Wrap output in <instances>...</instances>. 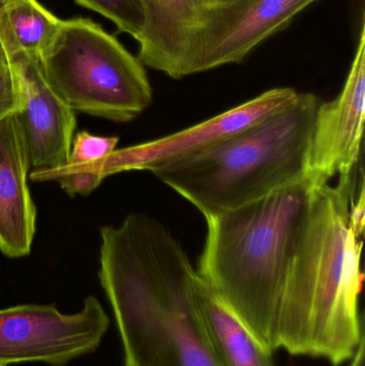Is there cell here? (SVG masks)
I'll list each match as a JSON object with an SVG mask.
<instances>
[{
  "mask_svg": "<svg viewBox=\"0 0 365 366\" xmlns=\"http://www.w3.org/2000/svg\"><path fill=\"white\" fill-rule=\"evenodd\" d=\"M39 61L51 89L73 112L124 124L151 105L145 66L92 19H62Z\"/></svg>",
  "mask_w": 365,
  "mask_h": 366,
  "instance_id": "5b68a950",
  "label": "cell"
},
{
  "mask_svg": "<svg viewBox=\"0 0 365 366\" xmlns=\"http://www.w3.org/2000/svg\"><path fill=\"white\" fill-rule=\"evenodd\" d=\"M19 109L16 88L4 53L0 56V122L16 114Z\"/></svg>",
  "mask_w": 365,
  "mask_h": 366,
  "instance_id": "e0dca14e",
  "label": "cell"
},
{
  "mask_svg": "<svg viewBox=\"0 0 365 366\" xmlns=\"http://www.w3.org/2000/svg\"><path fill=\"white\" fill-rule=\"evenodd\" d=\"M299 92L289 87L274 88L219 114L206 122L162 139L116 149L106 158L76 167H60L32 174L34 182H49L66 173H91L104 180L129 171L154 172L161 167L196 156L224 139L259 124L295 102Z\"/></svg>",
  "mask_w": 365,
  "mask_h": 366,
  "instance_id": "52a82bcc",
  "label": "cell"
},
{
  "mask_svg": "<svg viewBox=\"0 0 365 366\" xmlns=\"http://www.w3.org/2000/svg\"><path fill=\"white\" fill-rule=\"evenodd\" d=\"M321 102L316 94L299 92L282 111L152 174L205 219L308 180L313 126Z\"/></svg>",
  "mask_w": 365,
  "mask_h": 366,
  "instance_id": "277c9868",
  "label": "cell"
},
{
  "mask_svg": "<svg viewBox=\"0 0 365 366\" xmlns=\"http://www.w3.org/2000/svg\"><path fill=\"white\" fill-rule=\"evenodd\" d=\"M2 54H4V51H2L1 46H0V56H1Z\"/></svg>",
  "mask_w": 365,
  "mask_h": 366,
  "instance_id": "44dd1931",
  "label": "cell"
},
{
  "mask_svg": "<svg viewBox=\"0 0 365 366\" xmlns=\"http://www.w3.org/2000/svg\"><path fill=\"white\" fill-rule=\"evenodd\" d=\"M349 366H365V339L362 340Z\"/></svg>",
  "mask_w": 365,
  "mask_h": 366,
  "instance_id": "d6986e66",
  "label": "cell"
},
{
  "mask_svg": "<svg viewBox=\"0 0 365 366\" xmlns=\"http://www.w3.org/2000/svg\"><path fill=\"white\" fill-rule=\"evenodd\" d=\"M27 146L16 114L0 122V252L21 258L31 249L36 209L28 187Z\"/></svg>",
  "mask_w": 365,
  "mask_h": 366,
  "instance_id": "8fae6325",
  "label": "cell"
},
{
  "mask_svg": "<svg viewBox=\"0 0 365 366\" xmlns=\"http://www.w3.org/2000/svg\"><path fill=\"white\" fill-rule=\"evenodd\" d=\"M61 21L38 0H0V46L39 58L55 40Z\"/></svg>",
  "mask_w": 365,
  "mask_h": 366,
  "instance_id": "5bb4252c",
  "label": "cell"
},
{
  "mask_svg": "<svg viewBox=\"0 0 365 366\" xmlns=\"http://www.w3.org/2000/svg\"><path fill=\"white\" fill-rule=\"evenodd\" d=\"M365 30L362 19L355 57L341 94L321 102L309 152V182L314 187L355 172L361 154L365 107Z\"/></svg>",
  "mask_w": 365,
  "mask_h": 366,
  "instance_id": "30bf717a",
  "label": "cell"
},
{
  "mask_svg": "<svg viewBox=\"0 0 365 366\" xmlns=\"http://www.w3.org/2000/svg\"><path fill=\"white\" fill-rule=\"evenodd\" d=\"M99 280L121 337L124 366H218L179 241L141 213L100 228Z\"/></svg>",
  "mask_w": 365,
  "mask_h": 366,
  "instance_id": "6da1fadb",
  "label": "cell"
},
{
  "mask_svg": "<svg viewBox=\"0 0 365 366\" xmlns=\"http://www.w3.org/2000/svg\"><path fill=\"white\" fill-rule=\"evenodd\" d=\"M55 180L61 189L70 196H87L103 182L98 175L91 173H66L58 176Z\"/></svg>",
  "mask_w": 365,
  "mask_h": 366,
  "instance_id": "ac0fdd59",
  "label": "cell"
},
{
  "mask_svg": "<svg viewBox=\"0 0 365 366\" xmlns=\"http://www.w3.org/2000/svg\"><path fill=\"white\" fill-rule=\"evenodd\" d=\"M118 137H96L81 131L73 137L68 162L62 167H76L102 160L115 152Z\"/></svg>",
  "mask_w": 365,
  "mask_h": 366,
  "instance_id": "2e32d148",
  "label": "cell"
},
{
  "mask_svg": "<svg viewBox=\"0 0 365 366\" xmlns=\"http://www.w3.org/2000/svg\"><path fill=\"white\" fill-rule=\"evenodd\" d=\"M194 300L216 365L276 366L274 352L256 341L199 274L194 282Z\"/></svg>",
  "mask_w": 365,
  "mask_h": 366,
  "instance_id": "4fadbf2b",
  "label": "cell"
},
{
  "mask_svg": "<svg viewBox=\"0 0 365 366\" xmlns=\"http://www.w3.org/2000/svg\"><path fill=\"white\" fill-rule=\"evenodd\" d=\"M319 0H240L209 6L184 66V77L240 64Z\"/></svg>",
  "mask_w": 365,
  "mask_h": 366,
  "instance_id": "ba28073f",
  "label": "cell"
},
{
  "mask_svg": "<svg viewBox=\"0 0 365 366\" xmlns=\"http://www.w3.org/2000/svg\"><path fill=\"white\" fill-rule=\"evenodd\" d=\"M2 51L19 97L16 116L30 167L34 171H53L64 167L76 128L75 112L51 89L36 56L17 49Z\"/></svg>",
  "mask_w": 365,
  "mask_h": 366,
  "instance_id": "9c48e42d",
  "label": "cell"
},
{
  "mask_svg": "<svg viewBox=\"0 0 365 366\" xmlns=\"http://www.w3.org/2000/svg\"><path fill=\"white\" fill-rule=\"evenodd\" d=\"M314 189L304 180L206 219L197 274L271 352L281 296Z\"/></svg>",
  "mask_w": 365,
  "mask_h": 366,
  "instance_id": "3957f363",
  "label": "cell"
},
{
  "mask_svg": "<svg viewBox=\"0 0 365 366\" xmlns=\"http://www.w3.org/2000/svg\"><path fill=\"white\" fill-rule=\"evenodd\" d=\"M354 173L338 184L315 187L279 305L274 352L281 348L340 366L365 339L359 310L362 234L349 222L357 194Z\"/></svg>",
  "mask_w": 365,
  "mask_h": 366,
  "instance_id": "7a4b0ae2",
  "label": "cell"
},
{
  "mask_svg": "<svg viewBox=\"0 0 365 366\" xmlns=\"http://www.w3.org/2000/svg\"><path fill=\"white\" fill-rule=\"evenodd\" d=\"M209 6H229V4H235V2L240 1V0H205Z\"/></svg>",
  "mask_w": 365,
  "mask_h": 366,
  "instance_id": "ffe728a7",
  "label": "cell"
},
{
  "mask_svg": "<svg viewBox=\"0 0 365 366\" xmlns=\"http://www.w3.org/2000/svg\"><path fill=\"white\" fill-rule=\"evenodd\" d=\"M145 25L137 39L139 61L174 79L184 66L209 6L205 0H141Z\"/></svg>",
  "mask_w": 365,
  "mask_h": 366,
  "instance_id": "7c38bea8",
  "label": "cell"
},
{
  "mask_svg": "<svg viewBox=\"0 0 365 366\" xmlns=\"http://www.w3.org/2000/svg\"><path fill=\"white\" fill-rule=\"evenodd\" d=\"M77 4L109 19L119 31L137 40L145 25L141 0H74Z\"/></svg>",
  "mask_w": 365,
  "mask_h": 366,
  "instance_id": "9a60e30c",
  "label": "cell"
},
{
  "mask_svg": "<svg viewBox=\"0 0 365 366\" xmlns=\"http://www.w3.org/2000/svg\"><path fill=\"white\" fill-rule=\"evenodd\" d=\"M111 320L94 296L81 311L64 314L56 305H21L0 310V366L43 363L68 366L94 354Z\"/></svg>",
  "mask_w": 365,
  "mask_h": 366,
  "instance_id": "8992f818",
  "label": "cell"
}]
</instances>
